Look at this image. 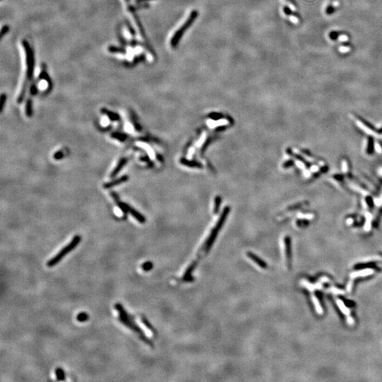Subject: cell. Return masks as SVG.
Returning a JSON list of instances; mask_svg holds the SVG:
<instances>
[{
    "mask_svg": "<svg viewBox=\"0 0 382 382\" xmlns=\"http://www.w3.org/2000/svg\"><path fill=\"white\" fill-rule=\"evenodd\" d=\"M22 45L24 48L26 53V79L24 80V82L22 85L21 90L20 94L17 99V102L18 104H21L23 101L24 98H25L27 87H28L29 82H31V79H33V73H34V67H35V60H34V54L32 48H31L30 45L26 40L22 41Z\"/></svg>",
    "mask_w": 382,
    "mask_h": 382,
    "instance_id": "1",
    "label": "cell"
},
{
    "mask_svg": "<svg viewBox=\"0 0 382 382\" xmlns=\"http://www.w3.org/2000/svg\"><path fill=\"white\" fill-rule=\"evenodd\" d=\"M115 308H116L119 313V320L122 324L125 325L126 327L138 334L139 337H140V339L145 342L146 344H147L151 347L154 346L153 343L151 342V340L146 336V335L143 332V330L134 322V317L132 315H129V313L126 312V310L125 309L122 304H121L120 303H116V304H115Z\"/></svg>",
    "mask_w": 382,
    "mask_h": 382,
    "instance_id": "2",
    "label": "cell"
},
{
    "mask_svg": "<svg viewBox=\"0 0 382 382\" xmlns=\"http://www.w3.org/2000/svg\"><path fill=\"white\" fill-rule=\"evenodd\" d=\"M228 213H229L228 208H226V209L224 210V211L223 212L222 217H220L219 219L218 220L216 226H215L212 230V231H211V233H210L209 237L207 239L206 241H205V243L204 244V245H203L202 248L200 251L199 252L200 256L201 253H202L203 255L207 254L208 253V251H209L210 248H211L212 244H214V240L215 239H216V237L217 236L218 232L219 231L220 229L222 228L223 224H224V222L225 221V219H226V217H227Z\"/></svg>",
    "mask_w": 382,
    "mask_h": 382,
    "instance_id": "3",
    "label": "cell"
},
{
    "mask_svg": "<svg viewBox=\"0 0 382 382\" xmlns=\"http://www.w3.org/2000/svg\"><path fill=\"white\" fill-rule=\"evenodd\" d=\"M81 240H82V237H81L79 235H76L74 237H73L72 241H71L69 244L66 245L62 249H61L60 251L58 252V253L56 254L53 258H51L50 260L48 261L47 266L51 268V267L57 265L66 255L69 253L70 251H72V250H74L76 247H77V245L81 242Z\"/></svg>",
    "mask_w": 382,
    "mask_h": 382,
    "instance_id": "4",
    "label": "cell"
},
{
    "mask_svg": "<svg viewBox=\"0 0 382 382\" xmlns=\"http://www.w3.org/2000/svg\"><path fill=\"white\" fill-rule=\"evenodd\" d=\"M110 193H111V197L113 198L114 200L116 201L117 205H118L120 209H121L122 211H123L124 212L129 213V214H130L134 218V219L138 220L139 222L142 223V224H143V223L146 222L145 217H144L142 214H141L138 211H137L136 210H134V208H133L131 206H129V205L126 204V203L121 202L119 196L117 195L116 193L113 192V191H111Z\"/></svg>",
    "mask_w": 382,
    "mask_h": 382,
    "instance_id": "5",
    "label": "cell"
},
{
    "mask_svg": "<svg viewBox=\"0 0 382 382\" xmlns=\"http://www.w3.org/2000/svg\"><path fill=\"white\" fill-rule=\"evenodd\" d=\"M195 16H196V12H193V13H192V15L190 16L189 19H188V21L186 22V23L184 24V25H183V26L182 27V28H181L180 29H179V30H178V31L177 32V33H176V35L174 36V37H173V38L172 39V41H171V43H172L173 45H175L177 43L178 39H179L180 35H182L183 33V31H184L186 28H188V27L189 26V25L191 23V22H192L193 20H194V19L195 18Z\"/></svg>",
    "mask_w": 382,
    "mask_h": 382,
    "instance_id": "6",
    "label": "cell"
},
{
    "mask_svg": "<svg viewBox=\"0 0 382 382\" xmlns=\"http://www.w3.org/2000/svg\"><path fill=\"white\" fill-rule=\"evenodd\" d=\"M128 180H129V176H127V175L122 176L121 177L117 178V179H114L111 181H110V182L105 183L104 185H103V188H105V189H110V188H112V187H115V186L119 185L122 184V183H125Z\"/></svg>",
    "mask_w": 382,
    "mask_h": 382,
    "instance_id": "7",
    "label": "cell"
},
{
    "mask_svg": "<svg viewBox=\"0 0 382 382\" xmlns=\"http://www.w3.org/2000/svg\"><path fill=\"white\" fill-rule=\"evenodd\" d=\"M127 161H128V159L126 157H123L121 159L118 161V163H117V165L113 170L112 171V172L111 173V174H110V178H113L116 177V176L118 174V173L121 172V170L123 168V167L125 166L127 164Z\"/></svg>",
    "mask_w": 382,
    "mask_h": 382,
    "instance_id": "8",
    "label": "cell"
},
{
    "mask_svg": "<svg viewBox=\"0 0 382 382\" xmlns=\"http://www.w3.org/2000/svg\"><path fill=\"white\" fill-rule=\"evenodd\" d=\"M247 256H248L251 260L253 261L254 263H256L257 265H258L259 267H261V268H262L265 269L267 268V266H268L265 261H264L263 260H262L261 258H259L258 256H257L256 255L251 253V252H247Z\"/></svg>",
    "mask_w": 382,
    "mask_h": 382,
    "instance_id": "9",
    "label": "cell"
},
{
    "mask_svg": "<svg viewBox=\"0 0 382 382\" xmlns=\"http://www.w3.org/2000/svg\"><path fill=\"white\" fill-rule=\"evenodd\" d=\"M101 112H102V113L106 115L108 117V118L112 121H118L121 120V117H120L118 114L116 113V112L109 111V110H108L106 108H101Z\"/></svg>",
    "mask_w": 382,
    "mask_h": 382,
    "instance_id": "10",
    "label": "cell"
},
{
    "mask_svg": "<svg viewBox=\"0 0 382 382\" xmlns=\"http://www.w3.org/2000/svg\"><path fill=\"white\" fill-rule=\"evenodd\" d=\"M356 124L357 125V126H358L359 128H360L361 129H362V130L364 132V133H366L367 134H370V135H372V136L378 137V135H377V134L376 133H374V132L373 130H371L370 128H369L368 127H367L365 125H364V123H362L361 121H357H357H356Z\"/></svg>",
    "mask_w": 382,
    "mask_h": 382,
    "instance_id": "11",
    "label": "cell"
},
{
    "mask_svg": "<svg viewBox=\"0 0 382 382\" xmlns=\"http://www.w3.org/2000/svg\"><path fill=\"white\" fill-rule=\"evenodd\" d=\"M26 114L28 117H31L33 116V103L31 98L27 99L26 104Z\"/></svg>",
    "mask_w": 382,
    "mask_h": 382,
    "instance_id": "12",
    "label": "cell"
},
{
    "mask_svg": "<svg viewBox=\"0 0 382 382\" xmlns=\"http://www.w3.org/2000/svg\"><path fill=\"white\" fill-rule=\"evenodd\" d=\"M374 273V270H370V269H367V270H360V271H357V272H354L351 275V278H357V277H362V276H367V275H371Z\"/></svg>",
    "mask_w": 382,
    "mask_h": 382,
    "instance_id": "13",
    "label": "cell"
},
{
    "mask_svg": "<svg viewBox=\"0 0 382 382\" xmlns=\"http://www.w3.org/2000/svg\"><path fill=\"white\" fill-rule=\"evenodd\" d=\"M38 79H40V80H45V82H47L48 83L49 85H50V86H52V83H51L52 82H51L50 78L49 77L48 73H47V72H46L45 70H43L42 72H40V74H39Z\"/></svg>",
    "mask_w": 382,
    "mask_h": 382,
    "instance_id": "14",
    "label": "cell"
},
{
    "mask_svg": "<svg viewBox=\"0 0 382 382\" xmlns=\"http://www.w3.org/2000/svg\"><path fill=\"white\" fill-rule=\"evenodd\" d=\"M56 378L58 381H64L65 379V374L64 370L61 368H57L55 369Z\"/></svg>",
    "mask_w": 382,
    "mask_h": 382,
    "instance_id": "15",
    "label": "cell"
},
{
    "mask_svg": "<svg viewBox=\"0 0 382 382\" xmlns=\"http://www.w3.org/2000/svg\"><path fill=\"white\" fill-rule=\"evenodd\" d=\"M108 51L111 53H120V54H125L126 53V50L124 48L116 47V46H110L108 48Z\"/></svg>",
    "mask_w": 382,
    "mask_h": 382,
    "instance_id": "16",
    "label": "cell"
},
{
    "mask_svg": "<svg viewBox=\"0 0 382 382\" xmlns=\"http://www.w3.org/2000/svg\"><path fill=\"white\" fill-rule=\"evenodd\" d=\"M89 319V315L86 312H81L77 316V320L79 322H85Z\"/></svg>",
    "mask_w": 382,
    "mask_h": 382,
    "instance_id": "17",
    "label": "cell"
},
{
    "mask_svg": "<svg viewBox=\"0 0 382 382\" xmlns=\"http://www.w3.org/2000/svg\"><path fill=\"white\" fill-rule=\"evenodd\" d=\"M142 322L143 323V324L145 325V326L147 328V329L150 330L151 332L154 333H155L156 330L155 329H154V328L153 327V325H151V324L149 322V320L146 319L145 317H142Z\"/></svg>",
    "mask_w": 382,
    "mask_h": 382,
    "instance_id": "18",
    "label": "cell"
},
{
    "mask_svg": "<svg viewBox=\"0 0 382 382\" xmlns=\"http://www.w3.org/2000/svg\"><path fill=\"white\" fill-rule=\"evenodd\" d=\"M112 138H114L117 139H118V140L121 141V142H124L126 140V139L127 138V136L125 134H122V133H113L111 134Z\"/></svg>",
    "mask_w": 382,
    "mask_h": 382,
    "instance_id": "19",
    "label": "cell"
},
{
    "mask_svg": "<svg viewBox=\"0 0 382 382\" xmlns=\"http://www.w3.org/2000/svg\"><path fill=\"white\" fill-rule=\"evenodd\" d=\"M153 267H154V265L151 261H146L145 262V263H144L142 264V270L144 271L148 272V271H150L151 269L153 268Z\"/></svg>",
    "mask_w": 382,
    "mask_h": 382,
    "instance_id": "20",
    "label": "cell"
},
{
    "mask_svg": "<svg viewBox=\"0 0 382 382\" xmlns=\"http://www.w3.org/2000/svg\"><path fill=\"white\" fill-rule=\"evenodd\" d=\"M335 5H337L336 2H334L331 4H330L327 6L326 9H325V13H326L327 15H331L332 14H333L335 11Z\"/></svg>",
    "mask_w": 382,
    "mask_h": 382,
    "instance_id": "21",
    "label": "cell"
},
{
    "mask_svg": "<svg viewBox=\"0 0 382 382\" xmlns=\"http://www.w3.org/2000/svg\"><path fill=\"white\" fill-rule=\"evenodd\" d=\"M6 101V95L5 94H2L0 98V112H2L4 107V105Z\"/></svg>",
    "mask_w": 382,
    "mask_h": 382,
    "instance_id": "22",
    "label": "cell"
},
{
    "mask_svg": "<svg viewBox=\"0 0 382 382\" xmlns=\"http://www.w3.org/2000/svg\"><path fill=\"white\" fill-rule=\"evenodd\" d=\"M341 35H342V33H339V32L332 31V32H330L329 34V37L330 39H331V40H337V39H339L340 36Z\"/></svg>",
    "mask_w": 382,
    "mask_h": 382,
    "instance_id": "23",
    "label": "cell"
},
{
    "mask_svg": "<svg viewBox=\"0 0 382 382\" xmlns=\"http://www.w3.org/2000/svg\"><path fill=\"white\" fill-rule=\"evenodd\" d=\"M37 94V87H36V82H33L31 84L30 88V94L31 96H35Z\"/></svg>",
    "mask_w": 382,
    "mask_h": 382,
    "instance_id": "24",
    "label": "cell"
},
{
    "mask_svg": "<svg viewBox=\"0 0 382 382\" xmlns=\"http://www.w3.org/2000/svg\"><path fill=\"white\" fill-rule=\"evenodd\" d=\"M9 31V27L7 25H5L2 27V31H1V38H3L4 36H5L7 33H8Z\"/></svg>",
    "mask_w": 382,
    "mask_h": 382,
    "instance_id": "25",
    "label": "cell"
},
{
    "mask_svg": "<svg viewBox=\"0 0 382 382\" xmlns=\"http://www.w3.org/2000/svg\"><path fill=\"white\" fill-rule=\"evenodd\" d=\"M339 50L341 51V52H342V53L347 52V51H350V45H347V44H345L344 45H342V46H341V47H340Z\"/></svg>",
    "mask_w": 382,
    "mask_h": 382,
    "instance_id": "26",
    "label": "cell"
},
{
    "mask_svg": "<svg viewBox=\"0 0 382 382\" xmlns=\"http://www.w3.org/2000/svg\"><path fill=\"white\" fill-rule=\"evenodd\" d=\"M63 157L62 151H57L54 154V159H60Z\"/></svg>",
    "mask_w": 382,
    "mask_h": 382,
    "instance_id": "27",
    "label": "cell"
},
{
    "mask_svg": "<svg viewBox=\"0 0 382 382\" xmlns=\"http://www.w3.org/2000/svg\"><path fill=\"white\" fill-rule=\"evenodd\" d=\"M342 171L346 173L347 171V164L346 161H342Z\"/></svg>",
    "mask_w": 382,
    "mask_h": 382,
    "instance_id": "28",
    "label": "cell"
},
{
    "mask_svg": "<svg viewBox=\"0 0 382 382\" xmlns=\"http://www.w3.org/2000/svg\"><path fill=\"white\" fill-rule=\"evenodd\" d=\"M375 149H376V151H377V152H378V153H381V151H381V146H379V144L378 143H376L375 144Z\"/></svg>",
    "mask_w": 382,
    "mask_h": 382,
    "instance_id": "29",
    "label": "cell"
},
{
    "mask_svg": "<svg viewBox=\"0 0 382 382\" xmlns=\"http://www.w3.org/2000/svg\"><path fill=\"white\" fill-rule=\"evenodd\" d=\"M347 39H348V38H347V36H345V35H341V36H340V38H339V40H342V41L347 40Z\"/></svg>",
    "mask_w": 382,
    "mask_h": 382,
    "instance_id": "30",
    "label": "cell"
},
{
    "mask_svg": "<svg viewBox=\"0 0 382 382\" xmlns=\"http://www.w3.org/2000/svg\"><path fill=\"white\" fill-rule=\"evenodd\" d=\"M146 1H147V0H135V2H137L138 4H140L142 3V2H144Z\"/></svg>",
    "mask_w": 382,
    "mask_h": 382,
    "instance_id": "31",
    "label": "cell"
},
{
    "mask_svg": "<svg viewBox=\"0 0 382 382\" xmlns=\"http://www.w3.org/2000/svg\"><path fill=\"white\" fill-rule=\"evenodd\" d=\"M286 1H287V2H289V3H290L291 4H292V5H293V6H295V3H294V1H293V0H286Z\"/></svg>",
    "mask_w": 382,
    "mask_h": 382,
    "instance_id": "32",
    "label": "cell"
}]
</instances>
